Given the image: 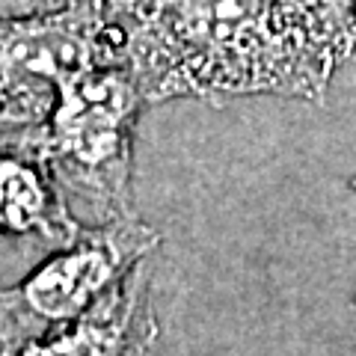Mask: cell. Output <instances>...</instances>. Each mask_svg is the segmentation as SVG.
I'll return each mask as SVG.
<instances>
[{"label":"cell","mask_w":356,"mask_h":356,"mask_svg":"<svg viewBox=\"0 0 356 356\" xmlns=\"http://www.w3.org/2000/svg\"><path fill=\"white\" fill-rule=\"evenodd\" d=\"M104 65H122L104 0L0 15V146L27 152L51 116L60 81Z\"/></svg>","instance_id":"obj_3"},{"label":"cell","mask_w":356,"mask_h":356,"mask_svg":"<svg viewBox=\"0 0 356 356\" xmlns=\"http://www.w3.org/2000/svg\"><path fill=\"white\" fill-rule=\"evenodd\" d=\"M318 6L321 18L327 21V27L344 42V51L350 57V21H353V3L356 0H312Z\"/></svg>","instance_id":"obj_7"},{"label":"cell","mask_w":356,"mask_h":356,"mask_svg":"<svg viewBox=\"0 0 356 356\" xmlns=\"http://www.w3.org/2000/svg\"><path fill=\"white\" fill-rule=\"evenodd\" d=\"M356 51V3H353V21H350V54Z\"/></svg>","instance_id":"obj_9"},{"label":"cell","mask_w":356,"mask_h":356,"mask_svg":"<svg viewBox=\"0 0 356 356\" xmlns=\"http://www.w3.org/2000/svg\"><path fill=\"white\" fill-rule=\"evenodd\" d=\"M154 247L158 232L137 217L83 226L72 243L54 250L21 282L0 285L3 356L86 315Z\"/></svg>","instance_id":"obj_4"},{"label":"cell","mask_w":356,"mask_h":356,"mask_svg":"<svg viewBox=\"0 0 356 356\" xmlns=\"http://www.w3.org/2000/svg\"><path fill=\"white\" fill-rule=\"evenodd\" d=\"M69 0H0V15H24V13H42V9L63 6Z\"/></svg>","instance_id":"obj_8"},{"label":"cell","mask_w":356,"mask_h":356,"mask_svg":"<svg viewBox=\"0 0 356 356\" xmlns=\"http://www.w3.org/2000/svg\"><path fill=\"white\" fill-rule=\"evenodd\" d=\"M122 65L146 98L321 102L344 42L312 0H104Z\"/></svg>","instance_id":"obj_1"},{"label":"cell","mask_w":356,"mask_h":356,"mask_svg":"<svg viewBox=\"0 0 356 356\" xmlns=\"http://www.w3.org/2000/svg\"><path fill=\"white\" fill-rule=\"evenodd\" d=\"M149 259L72 324L24 341L9 356H143L154 341Z\"/></svg>","instance_id":"obj_5"},{"label":"cell","mask_w":356,"mask_h":356,"mask_svg":"<svg viewBox=\"0 0 356 356\" xmlns=\"http://www.w3.org/2000/svg\"><path fill=\"white\" fill-rule=\"evenodd\" d=\"M83 222L54 172L33 152L0 146V238L30 250H60L81 235Z\"/></svg>","instance_id":"obj_6"},{"label":"cell","mask_w":356,"mask_h":356,"mask_svg":"<svg viewBox=\"0 0 356 356\" xmlns=\"http://www.w3.org/2000/svg\"><path fill=\"white\" fill-rule=\"evenodd\" d=\"M143 107L146 98L125 65L77 72L60 81L51 116L27 149L54 172L69 205L89 211L86 226L137 217L131 172Z\"/></svg>","instance_id":"obj_2"}]
</instances>
